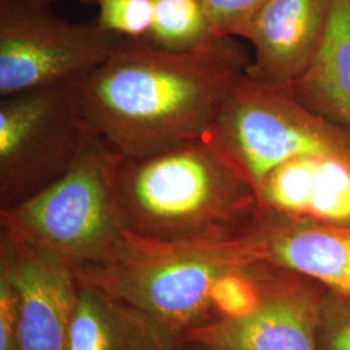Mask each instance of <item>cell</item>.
<instances>
[{
    "label": "cell",
    "instance_id": "6da1fadb",
    "mask_svg": "<svg viewBox=\"0 0 350 350\" xmlns=\"http://www.w3.org/2000/svg\"><path fill=\"white\" fill-rule=\"evenodd\" d=\"M250 64L235 38L173 52L120 37L75 88L95 133L122 156H142L208 137L228 88Z\"/></svg>",
    "mask_w": 350,
    "mask_h": 350
},
{
    "label": "cell",
    "instance_id": "7a4b0ae2",
    "mask_svg": "<svg viewBox=\"0 0 350 350\" xmlns=\"http://www.w3.org/2000/svg\"><path fill=\"white\" fill-rule=\"evenodd\" d=\"M117 192L127 231L163 244H227L265 212L257 188L208 137L124 156Z\"/></svg>",
    "mask_w": 350,
    "mask_h": 350
},
{
    "label": "cell",
    "instance_id": "3957f363",
    "mask_svg": "<svg viewBox=\"0 0 350 350\" xmlns=\"http://www.w3.org/2000/svg\"><path fill=\"white\" fill-rule=\"evenodd\" d=\"M269 269L241 258L228 243L174 245L129 234L117 257L73 274L79 284L137 306L185 340L196 329L250 312Z\"/></svg>",
    "mask_w": 350,
    "mask_h": 350
},
{
    "label": "cell",
    "instance_id": "277c9868",
    "mask_svg": "<svg viewBox=\"0 0 350 350\" xmlns=\"http://www.w3.org/2000/svg\"><path fill=\"white\" fill-rule=\"evenodd\" d=\"M122 157L98 137L55 183L0 209V228L72 270L111 261L124 250L130 234L117 192Z\"/></svg>",
    "mask_w": 350,
    "mask_h": 350
},
{
    "label": "cell",
    "instance_id": "5b68a950",
    "mask_svg": "<svg viewBox=\"0 0 350 350\" xmlns=\"http://www.w3.org/2000/svg\"><path fill=\"white\" fill-rule=\"evenodd\" d=\"M208 138L256 188L276 166L301 156L350 161V130L308 108L289 86L247 70L228 88Z\"/></svg>",
    "mask_w": 350,
    "mask_h": 350
},
{
    "label": "cell",
    "instance_id": "8992f818",
    "mask_svg": "<svg viewBox=\"0 0 350 350\" xmlns=\"http://www.w3.org/2000/svg\"><path fill=\"white\" fill-rule=\"evenodd\" d=\"M99 135L75 86H53L0 100V209L30 199L66 174Z\"/></svg>",
    "mask_w": 350,
    "mask_h": 350
},
{
    "label": "cell",
    "instance_id": "52a82bcc",
    "mask_svg": "<svg viewBox=\"0 0 350 350\" xmlns=\"http://www.w3.org/2000/svg\"><path fill=\"white\" fill-rule=\"evenodd\" d=\"M120 37L96 20L72 23L36 0H0V98L77 86L105 63Z\"/></svg>",
    "mask_w": 350,
    "mask_h": 350
},
{
    "label": "cell",
    "instance_id": "ba28073f",
    "mask_svg": "<svg viewBox=\"0 0 350 350\" xmlns=\"http://www.w3.org/2000/svg\"><path fill=\"white\" fill-rule=\"evenodd\" d=\"M327 288L270 265L250 312L188 334L186 344L219 350H317L315 331Z\"/></svg>",
    "mask_w": 350,
    "mask_h": 350
},
{
    "label": "cell",
    "instance_id": "9c48e42d",
    "mask_svg": "<svg viewBox=\"0 0 350 350\" xmlns=\"http://www.w3.org/2000/svg\"><path fill=\"white\" fill-rule=\"evenodd\" d=\"M0 263L18 293L17 350H69L79 284L73 270L0 228Z\"/></svg>",
    "mask_w": 350,
    "mask_h": 350
},
{
    "label": "cell",
    "instance_id": "30bf717a",
    "mask_svg": "<svg viewBox=\"0 0 350 350\" xmlns=\"http://www.w3.org/2000/svg\"><path fill=\"white\" fill-rule=\"evenodd\" d=\"M240 257L308 276L350 293V224H322L263 212L228 243Z\"/></svg>",
    "mask_w": 350,
    "mask_h": 350
},
{
    "label": "cell",
    "instance_id": "8fae6325",
    "mask_svg": "<svg viewBox=\"0 0 350 350\" xmlns=\"http://www.w3.org/2000/svg\"><path fill=\"white\" fill-rule=\"evenodd\" d=\"M332 0H265L240 37L254 49L247 73L291 86L325 40Z\"/></svg>",
    "mask_w": 350,
    "mask_h": 350
},
{
    "label": "cell",
    "instance_id": "7c38bea8",
    "mask_svg": "<svg viewBox=\"0 0 350 350\" xmlns=\"http://www.w3.org/2000/svg\"><path fill=\"white\" fill-rule=\"evenodd\" d=\"M263 209L322 224H350V161L309 154L280 163L257 186Z\"/></svg>",
    "mask_w": 350,
    "mask_h": 350
},
{
    "label": "cell",
    "instance_id": "4fadbf2b",
    "mask_svg": "<svg viewBox=\"0 0 350 350\" xmlns=\"http://www.w3.org/2000/svg\"><path fill=\"white\" fill-rule=\"evenodd\" d=\"M185 347L183 338L154 317L100 289L79 284L69 350H183Z\"/></svg>",
    "mask_w": 350,
    "mask_h": 350
},
{
    "label": "cell",
    "instance_id": "5bb4252c",
    "mask_svg": "<svg viewBox=\"0 0 350 350\" xmlns=\"http://www.w3.org/2000/svg\"><path fill=\"white\" fill-rule=\"evenodd\" d=\"M299 100L350 130V0H332L322 47L291 86Z\"/></svg>",
    "mask_w": 350,
    "mask_h": 350
},
{
    "label": "cell",
    "instance_id": "9a60e30c",
    "mask_svg": "<svg viewBox=\"0 0 350 350\" xmlns=\"http://www.w3.org/2000/svg\"><path fill=\"white\" fill-rule=\"evenodd\" d=\"M152 27L147 40L173 52L196 51L212 46L218 38L199 0H150Z\"/></svg>",
    "mask_w": 350,
    "mask_h": 350
},
{
    "label": "cell",
    "instance_id": "2e32d148",
    "mask_svg": "<svg viewBox=\"0 0 350 350\" xmlns=\"http://www.w3.org/2000/svg\"><path fill=\"white\" fill-rule=\"evenodd\" d=\"M98 8L96 23L103 31L117 37L147 39L152 27L150 0H79Z\"/></svg>",
    "mask_w": 350,
    "mask_h": 350
},
{
    "label": "cell",
    "instance_id": "e0dca14e",
    "mask_svg": "<svg viewBox=\"0 0 350 350\" xmlns=\"http://www.w3.org/2000/svg\"><path fill=\"white\" fill-rule=\"evenodd\" d=\"M315 349L350 350V293L325 291L315 331Z\"/></svg>",
    "mask_w": 350,
    "mask_h": 350
},
{
    "label": "cell",
    "instance_id": "ac0fdd59",
    "mask_svg": "<svg viewBox=\"0 0 350 350\" xmlns=\"http://www.w3.org/2000/svg\"><path fill=\"white\" fill-rule=\"evenodd\" d=\"M218 38L240 37L265 0H199Z\"/></svg>",
    "mask_w": 350,
    "mask_h": 350
},
{
    "label": "cell",
    "instance_id": "d6986e66",
    "mask_svg": "<svg viewBox=\"0 0 350 350\" xmlns=\"http://www.w3.org/2000/svg\"><path fill=\"white\" fill-rule=\"evenodd\" d=\"M18 293L7 267L0 263V350H17Z\"/></svg>",
    "mask_w": 350,
    "mask_h": 350
},
{
    "label": "cell",
    "instance_id": "ffe728a7",
    "mask_svg": "<svg viewBox=\"0 0 350 350\" xmlns=\"http://www.w3.org/2000/svg\"><path fill=\"white\" fill-rule=\"evenodd\" d=\"M187 350H219L209 348V347H204V345H196V344H186Z\"/></svg>",
    "mask_w": 350,
    "mask_h": 350
},
{
    "label": "cell",
    "instance_id": "44dd1931",
    "mask_svg": "<svg viewBox=\"0 0 350 350\" xmlns=\"http://www.w3.org/2000/svg\"><path fill=\"white\" fill-rule=\"evenodd\" d=\"M36 1H39V3H44V4H50V5H52L53 3H56V1H60V0H36Z\"/></svg>",
    "mask_w": 350,
    "mask_h": 350
},
{
    "label": "cell",
    "instance_id": "7402d4cb",
    "mask_svg": "<svg viewBox=\"0 0 350 350\" xmlns=\"http://www.w3.org/2000/svg\"><path fill=\"white\" fill-rule=\"evenodd\" d=\"M183 350H187V345H186V347H185V349Z\"/></svg>",
    "mask_w": 350,
    "mask_h": 350
}]
</instances>
